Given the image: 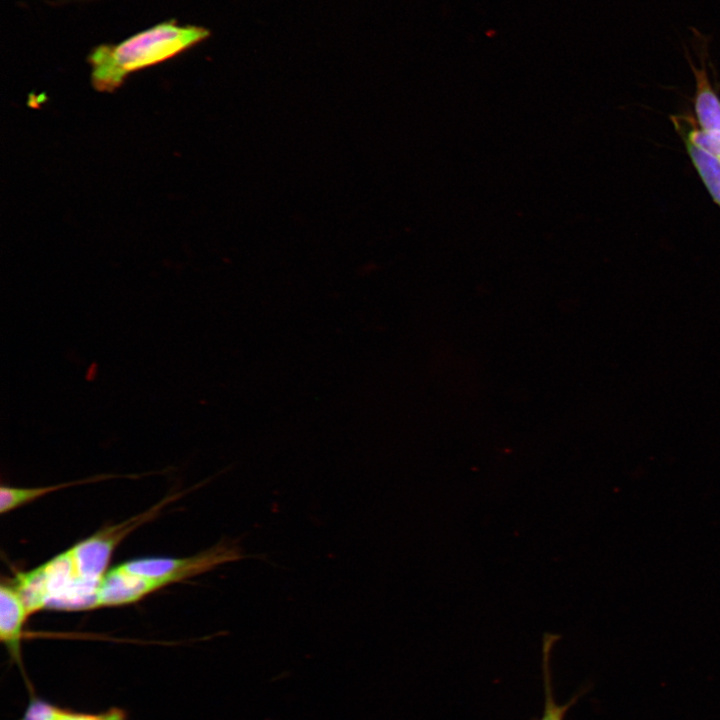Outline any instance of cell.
I'll return each mask as SVG.
<instances>
[{
  "instance_id": "cell-5",
  "label": "cell",
  "mask_w": 720,
  "mask_h": 720,
  "mask_svg": "<svg viewBox=\"0 0 720 720\" xmlns=\"http://www.w3.org/2000/svg\"><path fill=\"white\" fill-rule=\"evenodd\" d=\"M162 588L158 582L135 575L119 564L105 574L98 591L97 608L129 605Z\"/></svg>"
},
{
  "instance_id": "cell-6",
  "label": "cell",
  "mask_w": 720,
  "mask_h": 720,
  "mask_svg": "<svg viewBox=\"0 0 720 720\" xmlns=\"http://www.w3.org/2000/svg\"><path fill=\"white\" fill-rule=\"evenodd\" d=\"M696 77L695 111L704 131L720 133V101L710 86L705 68L697 69L691 63Z\"/></svg>"
},
{
  "instance_id": "cell-8",
  "label": "cell",
  "mask_w": 720,
  "mask_h": 720,
  "mask_svg": "<svg viewBox=\"0 0 720 720\" xmlns=\"http://www.w3.org/2000/svg\"><path fill=\"white\" fill-rule=\"evenodd\" d=\"M687 152L713 200L720 206V159L684 139Z\"/></svg>"
},
{
  "instance_id": "cell-9",
  "label": "cell",
  "mask_w": 720,
  "mask_h": 720,
  "mask_svg": "<svg viewBox=\"0 0 720 720\" xmlns=\"http://www.w3.org/2000/svg\"><path fill=\"white\" fill-rule=\"evenodd\" d=\"M93 479H85L76 482H68L57 484L53 486L37 487V488H22L13 486L0 487V513L5 514L11 512L14 509L19 508L22 505L28 504L48 493L70 487L78 484L89 483L95 481Z\"/></svg>"
},
{
  "instance_id": "cell-7",
  "label": "cell",
  "mask_w": 720,
  "mask_h": 720,
  "mask_svg": "<svg viewBox=\"0 0 720 720\" xmlns=\"http://www.w3.org/2000/svg\"><path fill=\"white\" fill-rule=\"evenodd\" d=\"M555 639L553 635H546L543 644L542 672L544 683V708L539 720H564L568 710L575 704L581 693L574 695L568 702L558 704L554 697L552 675L549 666L550 649Z\"/></svg>"
},
{
  "instance_id": "cell-12",
  "label": "cell",
  "mask_w": 720,
  "mask_h": 720,
  "mask_svg": "<svg viewBox=\"0 0 720 720\" xmlns=\"http://www.w3.org/2000/svg\"><path fill=\"white\" fill-rule=\"evenodd\" d=\"M686 139L720 159V133L693 129L687 134Z\"/></svg>"
},
{
  "instance_id": "cell-11",
  "label": "cell",
  "mask_w": 720,
  "mask_h": 720,
  "mask_svg": "<svg viewBox=\"0 0 720 720\" xmlns=\"http://www.w3.org/2000/svg\"><path fill=\"white\" fill-rule=\"evenodd\" d=\"M54 720H128V717L122 709L115 707L100 713H84L58 708Z\"/></svg>"
},
{
  "instance_id": "cell-4",
  "label": "cell",
  "mask_w": 720,
  "mask_h": 720,
  "mask_svg": "<svg viewBox=\"0 0 720 720\" xmlns=\"http://www.w3.org/2000/svg\"><path fill=\"white\" fill-rule=\"evenodd\" d=\"M29 615L13 584L2 582L0 586V642L6 648L11 661L20 669L29 692H33V687L24 670L21 649L24 626Z\"/></svg>"
},
{
  "instance_id": "cell-10",
  "label": "cell",
  "mask_w": 720,
  "mask_h": 720,
  "mask_svg": "<svg viewBox=\"0 0 720 720\" xmlns=\"http://www.w3.org/2000/svg\"><path fill=\"white\" fill-rule=\"evenodd\" d=\"M58 706L30 692L28 705L18 720H54Z\"/></svg>"
},
{
  "instance_id": "cell-2",
  "label": "cell",
  "mask_w": 720,
  "mask_h": 720,
  "mask_svg": "<svg viewBox=\"0 0 720 720\" xmlns=\"http://www.w3.org/2000/svg\"><path fill=\"white\" fill-rule=\"evenodd\" d=\"M175 498L169 496L142 513L101 528L63 551L68 564L67 585L47 609L60 611L96 609L98 591L116 547L136 528L156 517L162 508Z\"/></svg>"
},
{
  "instance_id": "cell-1",
  "label": "cell",
  "mask_w": 720,
  "mask_h": 720,
  "mask_svg": "<svg viewBox=\"0 0 720 720\" xmlns=\"http://www.w3.org/2000/svg\"><path fill=\"white\" fill-rule=\"evenodd\" d=\"M208 29L195 25L163 22L116 45H100L88 56L95 89L111 92L126 76L141 68L171 58L209 36Z\"/></svg>"
},
{
  "instance_id": "cell-3",
  "label": "cell",
  "mask_w": 720,
  "mask_h": 720,
  "mask_svg": "<svg viewBox=\"0 0 720 720\" xmlns=\"http://www.w3.org/2000/svg\"><path fill=\"white\" fill-rule=\"evenodd\" d=\"M246 557L238 543L223 540L189 557H147L130 560L121 565L127 571L154 580L165 587Z\"/></svg>"
}]
</instances>
